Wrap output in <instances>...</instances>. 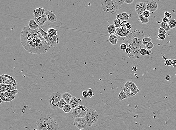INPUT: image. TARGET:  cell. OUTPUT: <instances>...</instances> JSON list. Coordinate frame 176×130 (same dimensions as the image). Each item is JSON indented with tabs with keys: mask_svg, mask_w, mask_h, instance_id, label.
Here are the masks:
<instances>
[{
	"mask_svg": "<svg viewBox=\"0 0 176 130\" xmlns=\"http://www.w3.org/2000/svg\"><path fill=\"white\" fill-rule=\"evenodd\" d=\"M21 43L28 52L41 54L48 52L51 47L38 30L30 29L28 26L22 29Z\"/></svg>",
	"mask_w": 176,
	"mask_h": 130,
	"instance_id": "6da1fadb",
	"label": "cell"
},
{
	"mask_svg": "<svg viewBox=\"0 0 176 130\" xmlns=\"http://www.w3.org/2000/svg\"><path fill=\"white\" fill-rule=\"evenodd\" d=\"M144 37L143 31L135 30L131 31L128 35L122 38L124 43L132 50L131 54L128 55L129 58H140L141 55L140 51L145 46L142 43V40Z\"/></svg>",
	"mask_w": 176,
	"mask_h": 130,
	"instance_id": "7a4b0ae2",
	"label": "cell"
},
{
	"mask_svg": "<svg viewBox=\"0 0 176 130\" xmlns=\"http://www.w3.org/2000/svg\"><path fill=\"white\" fill-rule=\"evenodd\" d=\"M38 130H59L57 121L49 116H44L38 120L36 122Z\"/></svg>",
	"mask_w": 176,
	"mask_h": 130,
	"instance_id": "3957f363",
	"label": "cell"
},
{
	"mask_svg": "<svg viewBox=\"0 0 176 130\" xmlns=\"http://www.w3.org/2000/svg\"><path fill=\"white\" fill-rule=\"evenodd\" d=\"M100 2L103 10L107 13L115 14L121 8L120 6L116 4L115 0H102Z\"/></svg>",
	"mask_w": 176,
	"mask_h": 130,
	"instance_id": "277c9868",
	"label": "cell"
},
{
	"mask_svg": "<svg viewBox=\"0 0 176 130\" xmlns=\"http://www.w3.org/2000/svg\"><path fill=\"white\" fill-rule=\"evenodd\" d=\"M43 37L49 44L50 47H53L57 46L59 43L61 38L59 34L55 36H51L48 35L47 32L44 31L41 27L38 30Z\"/></svg>",
	"mask_w": 176,
	"mask_h": 130,
	"instance_id": "5b68a950",
	"label": "cell"
},
{
	"mask_svg": "<svg viewBox=\"0 0 176 130\" xmlns=\"http://www.w3.org/2000/svg\"><path fill=\"white\" fill-rule=\"evenodd\" d=\"M85 119L86 120L88 127L93 126L97 123L99 118L98 113L96 110L89 109L88 111Z\"/></svg>",
	"mask_w": 176,
	"mask_h": 130,
	"instance_id": "8992f818",
	"label": "cell"
},
{
	"mask_svg": "<svg viewBox=\"0 0 176 130\" xmlns=\"http://www.w3.org/2000/svg\"><path fill=\"white\" fill-rule=\"evenodd\" d=\"M62 99V95L58 92L53 93L49 97V103L51 109L56 110L59 108V103Z\"/></svg>",
	"mask_w": 176,
	"mask_h": 130,
	"instance_id": "52a82bcc",
	"label": "cell"
},
{
	"mask_svg": "<svg viewBox=\"0 0 176 130\" xmlns=\"http://www.w3.org/2000/svg\"><path fill=\"white\" fill-rule=\"evenodd\" d=\"M88 110V108L85 105H79L78 107L73 110L72 117L74 119L85 118Z\"/></svg>",
	"mask_w": 176,
	"mask_h": 130,
	"instance_id": "ba28073f",
	"label": "cell"
},
{
	"mask_svg": "<svg viewBox=\"0 0 176 130\" xmlns=\"http://www.w3.org/2000/svg\"><path fill=\"white\" fill-rule=\"evenodd\" d=\"M74 125L80 130H83L84 129L88 127L85 118H78L74 119Z\"/></svg>",
	"mask_w": 176,
	"mask_h": 130,
	"instance_id": "9c48e42d",
	"label": "cell"
},
{
	"mask_svg": "<svg viewBox=\"0 0 176 130\" xmlns=\"http://www.w3.org/2000/svg\"><path fill=\"white\" fill-rule=\"evenodd\" d=\"M146 10L151 13H154L158 10V4L154 0H150L147 2Z\"/></svg>",
	"mask_w": 176,
	"mask_h": 130,
	"instance_id": "30bf717a",
	"label": "cell"
},
{
	"mask_svg": "<svg viewBox=\"0 0 176 130\" xmlns=\"http://www.w3.org/2000/svg\"><path fill=\"white\" fill-rule=\"evenodd\" d=\"M147 4L145 2H139L135 4V11L137 14L142 15V14L146 11Z\"/></svg>",
	"mask_w": 176,
	"mask_h": 130,
	"instance_id": "8fae6325",
	"label": "cell"
},
{
	"mask_svg": "<svg viewBox=\"0 0 176 130\" xmlns=\"http://www.w3.org/2000/svg\"><path fill=\"white\" fill-rule=\"evenodd\" d=\"M130 31L128 30L126 28H122L121 27L117 28L116 30L115 34L117 35L122 37L124 38L129 35Z\"/></svg>",
	"mask_w": 176,
	"mask_h": 130,
	"instance_id": "7c38bea8",
	"label": "cell"
},
{
	"mask_svg": "<svg viewBox=\"0 0 176 130\" xmlns=\"http://www.w3.org/2000/svg\"><path fill=\"white\" fill-rule=\"evenodd\" d=\"M46 15L47 21L49 22L54 23L57 20V17L52 11H46L44 14Z\"/></svg>",
	"mask_w": 176,
	"mask_h": 130,
	"instance_id": "4fadbf2b",
	"label": "cell"
},
{
	"mask_svg": "<svg viewBox=\"0 0 176 130\" xmlns=\"http://www.w3.org/2000/svg\"><path fill=\"white\" fill-rule=\"evenodd\" d=\"M34 19L36 23H37L38 24L40 27L43 26L45 23L46 22V21H48L46 15H45V14L41 17L37 18H35Z\"/></svg>",
	"mask_w": 176,
	"mask_h": 130,
	"instance_id": "5bb4252c",
	"label": "cell"
},
{
	"mask_svg": "<svg viewBox=\"0 0 176 130\" xmlns=\"http://www.w3.org/2000/svg\"><path fill=\"white\" fill-rule=\"evenodd\" d=\"M45 12V9L43 7L38 8L34 10L33 15L35 18H38L43 15Z\"/></svg>",
	"mask_w": 176,
	"mask_h": 130,
	"instance_id": "9a60e30c",
	"label": "cell"
},
{
	"mask_svg": "<svg viewBox=\"0 0 176 130\" xmlns=\"http://www.w3.org/2000/svg\"><path fill=\"white\" fill-rule=\"evenodd\" d=\"M28 26L30 29L34 30H38V29L40 28L34 19H32L29 21Z\"/></svg>",
	"mask_w": 176,
	"mask_h": 130,
	"instance_id": "2e32d148",
	"label": "cell"
},
{
	"mask_svg": "<svg viewBox=\"0 0 176 130\" xmlns=\"http://www.w3.org/2000/svg\"><path fill=\"white\" fill-rule=\"evenodd\" d=\"M69 104L73 110L79 105V100L75 97H73L69 102Z\"/></svg>",
	"mask_w": 176,
	"mask_h": 130,
	"instance_id": "e0dca14e",
	"label": "cell"
},
{
	"mask_svg": "<svg viewBox=\"0 0 176 130\" xmlns=\"http://www.w3.org/2000/svg\"><path fill=\"white\" fill-rule=\"evenodd\" d=\"M119 38L117 36L113 35H110L108 38L110 43L113 45H116L118 41Z\"/></svg>",
	"mask_w": 176,
	"mask_h": 130,
	"instance_id": "ac0fdd59",
	"label": "cell"
},
{
	"mask_svg": "<svg viewBox=\"0 0 176 130\" xmlns=\"http://www.w3.org/2000/svg\"><path fill=\"white\" fill-rule=\"evenodd\" d=\"M124 86L125 87L128 88V89L131 90L137 87L135 83L129 81H127V82H125Z\"/></svg>",
	"mask_w": 176,
	"mask_h": 130,
	"instance_id": "d6986e66",
	"label": "cell"
},
{
	"mask_svg": "<svg viewBox=\"0 0 176 130\" xmlns=\"http://www.w3.org/2000/svg\"><path fill=\"white\" fill-rule=\"evenodd\" d=\"M72 97V95L69 93H65L62 95V98L66 101L67 104H69Z\"/></svg>",
	"mask_w": 176,
	"mask_h": 130,
	"instance_id": "ffe728a7",
	"label": "cell"
},
{
	"mask_svg": "<svg viewBox=\"0 0 176 130\" xmlns=\"http://www.w3.org/2000/svg\"><path fill=\"white\" fill-rule=\"evenodd\" d=\"M47 34L48 35L51 36H55L58 35L59 34L56 29L53 28H50L47 30Z\"/></svg>",
	"mask_w": 176,
	"mask_h": 130,
	"instance_id": "44dd1931",
	"label": "cell"
},
{
	"mask_svg": "<svg viewBox=\"0 0 176 130\" xmlns=\"http://www.w3.org/2000/svg\"><path fill=\"white\" fill-rule=\"evenodd\" d=\"M18 93H19V90L17 89H16L12 90V91H7L6 93H4V94L6 97H8L11 96H13L16 95Z\"/></svg>",
	"mask_w": 176,
	"mask_h": 130,
	"instance_id": "7402d4cb",
	"label": "cell"
},
{
	"mask_svg": "<svg viewBox=\"0 0 176 130\" xmlns=\"http://www.w3.org/2000/svg\"><path fill=\"white\" fill-rule=\"evenodd\" d=\"M138 21L142 24H147L149 22V19L148 18L143 17L142 15H140L138 17Z\"/></svg>",
	"mask_w": 176,
	"mask_h": 130,
	"instance_id": "603a6c76",
	"label": "cell"
},
{
	"mask_svg": "<svg viewBox=\"0 0 176 130\" xmlns=\"http://www.w3.org/2000/svg\"><path fill=\"white\" fill-rule=\"evenodd\" d=\"M116 29L117 28L114 25H109L108 26V33L110 35H113V34L115 33Z\"/></svg>",
	"mask_w": 176,
	"mask_h": 130,
	"instance_id": "cb8c5ba5",
	"label": "cell"
},
{
	"mask_svg": "<svg viewBox=\"0 0 176 130\" xmlns=\"http://www.w3.org/2000/svg\"><path fill=\"white\" fill-rule=\"evenodd\" d=\"M160 28H163V29H165V30L166 32L169 31L171 30V28H170L168 23H165L163 22H162L160 23Z\"/></svg>",
	"mask_w": 176,
	"mask_h": 130,
	"instance_id": "d4e9b609",
	"label": "cell"
},
{
	"mask_svg": "<svg viewBox=\"0 0 176 130\" xmlns=\"http://www.w3.org/2000/svg\"><path fill=\"white\" fill-rule=\"evenodd\" d=\"M122 91H124L125 93V94L127 95L128 98L133 97L132 93H131V90L128 89V88L124 86V87H123L122 89Z\"/></svg>",
	"mask_w": 176,
	"mask_h": 130,
	"instance_id": "484cf974",
	"label": "cell"
},
{
	"mask_svg": "<svg viewBox=\"0 0 176 130\" xmlns=\"http://www.w3.org/2000/svg\"><path fill=\"white\" fill-rule=\"evenodd\" d=\"M127 98H128V97L125 94V93L122 91H121L119 93L118 96V100L119 101H122V100Z\"/></svg>",
	"mask_w": 176,
	"mask_h": 130,
	"instance_id": "4316f807",
	"label": "cell"
},
{
	"mask_svg": "<svg viewBox=\"0 0 176 130\" xmlns=\"http://www.w3.org/2000/svg\"><path fill=\"white\" fill-rule=\"evenodd\" d=\"M168 24L171 29L174 28L176 27V20L174 19H170Z\"/></svg>",
	"mask_w": 176,
	"mask_h": 130,
	"instance_id": "83f0119b",
	"label": "cell"
},
{
	"mask_svg": "<svg viewBox=\"0 0 176 130\" xmlns=\"http://www.w3.org/2000/svg\"><path fill=\"white\" fill-rule=\"evenodd\" d=\"M72 109V108L69 104H67L66 105H65V106L62 108L63 111L66 113H68L70 112Z\"/></svg>",
	"mask_w": 176,
	"mask_h": 130,
	"instance_id": "f1b7e54d",
	"label": "cell"
},
{
	"mask_svg": "<svg viewBox=\"0 0 176 130\" xmlns=\"http://www.w3.org/2000/svg\"><path fill=\"white\" fill-rule=\"evenodd\" d=\"M0 86H2L5 88L7 90V91H10L12 90H16L14 86L11 85H7V84H0Z\"/></svg>",
	"mask_w": 176,
	"mask_h": 130,
	"instance_id": "f546056e",
	"label": "cell"
},
{
	"mask_svg": "<svg viewBox=\"0 0 176 130\" xmlns=\"http://www.w3.org/2000/svg\"><path fill=\"white\" fill-rule=\"evenodd\" d=\"M2 75L3 76L7 78L8 80H10V81L13 82V83H14L15 85L17 86V82H16V80H15V79L14 77L11 76H10V75L5 74H4Z\"/></svg>",
	"mask_w": 176,
	"mask_h": 130,
	"instance_id": "4dcf8cb0",
	"label": "cell"
},
{
	"mask_svg": "<svg viewBox=\"0 0 176 130\" xmlns=\"http://www.w3.org/2000/svg\"><path fill=\"white\" fill-rule=\"evenodd\" d=\"M123 21L121 20V19H115L113 22L114 26H115L116 28H119L121 27V23Z\"/></svg>",
	"mask_w": 176,
	"mask_h": 130,
	"instance_id": "1f68e13d",
	"label": "cell"
},
{
	"mask_svg": "<svg viewBox=\"0 0 176 130\" xmlns=\"http://www.w3.org/2000/svg\"><path fill=\"white\" fill-rule=\"evenodd\" d=\"M152 41V39L148 37H144L142 40V43L143 45H145Z\"/></svg>",
	"mask_w": 176,
	"mask_h": 130,
	"instance_id": "d6a6232c",
	"label": "cell"
},
{
	"mask_svg": "<svg viewBox=\"0 0 176 130\" xmlns=\"http://www.w3.org/2000/svg\"><path fill=\"white\" fill-rule=\"evenodd\" d=\"M8 79L6 77L1 75L0 76V84H6V82Z\"/></svg>",
	"mask_w": 176,
	"mask_h": 130,
	"instance_id": "836d02e7",
	"label": "cell"
},
{
	"mask_svg": "<svg viewBox=\"0 0 176 130\" xmlns=\"http://www.w3.org/2000/svg\"><path fill=\"white\" fill-rule=\"evenodd\" d=\"M67 104L66 101H65L62 98L61 99V101L59 103V108L60 109H62L65 105Z\"/></svg>",
	"mask_w": 176,
	"mask_h": 130,
	"instance_id": "e575fe53",
	"label": "cell"
},
{
	"mask_svg": "<svg viewBox=\"0 0 176 130\" xmlns=\"http://www.w3.org/2000/svg\"><path fill=\"white\" fill-rule=\"evenodd\" d=\"M121 14H122V15L124 17V19H125V21H128V19L131 18V16H132V15L131 14H129L128 15L127 13L126 12H123Z\"/></svg>",
	"mask_w": 176,
	"mask_h": 130,
	"instance_id": "d590c367",
	"label": "cell"
},
{
	"mask_svg": "<svg viewBox=\"0 0 176 130\" xmlns=\"http://www.w3.org/2000/svg\"><path fill=\"white\" fill-rule=\"evenodd\" d=\"M154 43L152 42H151L150 43H148V44H147L145 46L147 50H151V49L154 47Z\"/></svg>",
	"mask_w": 176,
	"mask_h": 130,
	"instance_id": "8d00e7d4",
	"label": "cell"
},
{
	"mask_svg": "<svg viewBox=\"0 0 176 130\" xmlns=\"http://www.w3.org/2000/svg\"><path fill=\"white\" fill-rule=\"evenodd\" d=\"M139 91L140 90L138 89V87L136 88L135 89H133L131 90V93H132V96H134L137 94Z\"/></svg>",
	"mask_w": 176,
	"mask_h": 130,
	"instance_id": "74e56055",
	"label": "cell"
},
{
	"mask_svg": "<svg viewBox=\"0 0 176 130\" xmlns=\"http://www.w3.org/2000/svg\"><path fill=\"white\" fill-rule=\"evenodd\" d=\"M142 15H143V17H146V18H148L151 15L150 12L146 10V11H145L143 13Z\"/></svg>",
	"mask_w": 176,
	"mask_h": 130,
	"instance_id": "f35d334b",
	"label": "cell"
},
{
	"mask_svg": "<svg viewBox=\"0 0 176 130\" xmlns=\"http://www.w3.org/2000/svg\"><path fill=\"white\" fill-rule=\"evenodd\" d=\"M172 60L170 59H167L165 62V65L167 66H171L172 65Z\"/></svg>",
	"mask_w": 176,
	"mask_h": 130,
	"instance_id": "ab89813d",
	"label": "cell"
},
{
	"mask_svg": "<svg viewBox=\"0 0 176 130\" xmlns=\"http://www.w3.org/2000/svg\"><path fill=\"white\" fill-rule=\"evenodd\" d=\"M166 37L165 35L164 34H159L157 36L158 39L159 40H163L165 39Z\"/></svg>",
	"mask_w": 176,
	"mask_h": 130,
	"instance_id": "60d3db41",
	"label": "cell"
},
{
	"mask_svg": "<svg viewBox=\"0 0 176 130\" xmlns=\"http://www.w3.org/2000/svg\"><path fill=\"white\" fill-rule=\"evenodd\" d=\"M158 34H160L165 35L166 34V32L165 30V29H163V28H160V27L158 29Z\"/></svg>",
	"mask_w": 176,
	"mask_h": 130,
	"instance_id": "b9f144b4",
	"label": "cell"
},
{
	"mask_svg": "<svg viewBox=\"0 0 176 130\" xmlns=\"http://www.w3.org/2000/svg\"><path fill=\"white\" fill-rule=\"evenodd\" d=\"M115 0L116 4L120 6L125 3V0Z\"/></svg>",
	"mask_w": 176,
	"mask_h": 130,
	"instance_id": "7bdbcfd3",
	"label": "cell"
},
{
	"mask_svg": "<svg viewBox=\"0 0 176 130\" xmlns=\"http://www.w3.org/2000/svg\"><path fill=\"white\" fill-rule=\"evenodd\" d=\"M164 14L165 17H166V18H168H168H169L170 19H172V14H171L169 12L166 11L165 12V13H164Z\"/></svg>",
	"mask_w": 176,
	"mask_h": 130,
	"instance_id": "ee69618b",
	"label": "cell"
},
{
	"mask_svg": "<svg viewBox=\"0 0 176 130\" xmlns=\"http://www.w3.org/2000/svg\"><path fill=\"white\" fill-rule=\"evenodd\" d=\"M15 95L13 96H11L9 97H6V102H11L13 100H14V99L15 98Z\"/></svg>",
	"mask_w": 176,
	"mask_h": 130,
	"instance_id": "f6af8a7d",
	"label": "cell"
},
{
	"mask_svg": "<svg viewBox=\"0 0 176 130\" xmlns=\"http://www.w3.org/2000/svg\"><path fill=\"white\" fill-rule=\"evenodd\" d=\"M88 96L90 98H91L93 96V90L92 89H89L88 90Z\"/></svg>",
	"mask_w": 176,
	"mask_h": 130,
	"instance_id": "bcb514c9",
	"label": "cell"
},
{
	"mask_svg": "<svg viewBox=\"0 0 176 130\" xmlns=\"http://www.w3.org/2000/svg\"><path fill=\"white\" fill-rule=\"evenodd\" d=\"M116 19H121V20H122V21H124L125 19H124V17L122 15V14H118L116 16Z\"/></svg>",
	"mask_w": 176,
	"mask_h": 130,
	"instance_id": "7dc6e473",
	"label": "cell"
},
{
	"mask_svg": "<svg viewBox=\"0 0 176 130\" xmlns=\"http://www.w3.org/2000/svg\"><path fill=\"white\" fill-rule=\"evenodd\" d=\"M146 52H147V50L145 48H143L141 49L140 51V54H141V56H145L146 55Z\"/></svg>",
	"mask_w": 176,
	"mask_h": 130,
	"instance_id": "c3c4849f",
	"label": "cell"
},
{
	"mask_svg": "<svg viewBox=\"0 0 176 130\" xmlns=\"http://www.w3.org/2000/svg\"><path fill=\"white\" fill-rule=\"evenodd\" d=\"M127 48V45L125 43H122L120 45V48L122 50L125 51Z\"/></svg>",
	"mask_w": 176,
	"mask_h": 130,
	"instance_id": "681fc988",
	"label": "cell"
},
{
	"mask_svg": "<svg viewBox=\"0 0 176 130\" xmlns=\"http://www.w3.org/2000/svg\"><path fill=\"white\" fill-rule=\"evenodd\" d=\"M0 97L3 100V102H6V97L3 93H0Z\"/></svg>",
	"mask_w": 176,
	"mask_h": 130,
	"instance_id": "f907efd6",
	"label": "cell"
},
{
	"mask_svg": "<svg viewBox=\"0 0 176 130\" xmlns=\"http://www.w3.org/2000/svg\"><path fill=\"white\" fill-rule=\"evenodd\" d=\"M82 95L83 97H85V98H86V97H89L88 96V91H86V90L83 91L82 92Z\"/></svg>",
	"mask_w": 176,
	"mask_h": 130,
	"instance_id": "816d5d0a",
	"label": "cell"
},
{
	"mask_svg": "<svg viewBox=\"0 0 176 130\" xmlns=\"http://www.w3.org/2000/svg\"><path fill=\"white\" fill-rule=\"evenodd\" d=\"M0 93H4L7 92V91L4 87L0 85Z\"/></svg>",
	"mask_w": 176,
	"mask_h": 130,
	"instance_id": "f5cc1de1",
	"label": "cell"
},
{
	"mask_svg": "<svg viewBox=\"0 0 176 130\" xmlns=\"http://www.w3.org/2000/svg\"><path fill=\"white\" fill-rule=\"evenodd\" d=\"M125 52L127 54V55H129L130 54H131V53H132V50H131L130 48L128 47H127L126 49L125 50Z\"/></svg>",
	"mask_w": 176,
	"mask_h": 130,
	"instance_id": "db71d44e",
	"label": "cell"
},
{
	"mask_svg": "<svg viewBox=\"0 0 176 130\" xmlns=\"http://www.w3.org/2000/svg\"><path fill=\"white\" fill-rule=\"evenodd\" d=\"M126 28H127V29L129 31L131 30V28H132V26L129 23H127L126 24Z\"/></svg>",
	"mask_w": 176,
	"mask_h": 130,
	"instance_id": "11a10c76",
	"label": "cell"
},
{
	"mask_svg": "<svg viewBox=\"0 0 176 130\" xmlns=\"http://www.w3.org/2000/svg\"><path fill=\"white\" fill-rule=\"evenodd\" d=\"M163 22L165 23H168L169 22V19L168 18H166V17H164L163 19Z\"/></svg>",
	"mask_w": 176,
	"mask_h": 130,
	"instance_id": "9f6ffc18",
	"label": "cell"
},
{
	"mask_svg": "<svg viewBox=\"0 0 176 130\" xmlns=\"http://www.w3.org/2000/svg\"><path fill=\"white\" fill-rule=\"evenodd\" d=\"M165 79L166 81H170V80L171 79V77L170 75H166V76L165 77Z\"/></svg>",
	"mask_w": 176,
	"mask_h": 130,
	"instance_id": "6f0895ef",
	"label": "cell"
},
{
	"mask_svg": "<svg viewBox=\"0 0 176 130\" xmlns=\"http://www.w3.org/2000/svg\"><path fill=\"white\" fill-rule=\"evenodd\" d=\"M134 0H125V3L127 4H132Z\"/></svg>",
	"mask_w": 176,
	"mask_h": 130,
	"instance_id": "680465c9",
	"label": "cell"
},
{
	"mask_svg": "<svg viewBox=\"0 0 176 130\" xmlns=\"http://www.w3.org/2000/svg\"><path fill=\"white\" fill-rule=\"evenodd\" d=\"M152 52L151 50H147L146 52V55L148 56H150Z\"/></svg>",
	"mask_w": 176,
	"mask_h": 130,
	"instance_id": "91938a15",
	"label": "cell"
},
{
	"mask_svg": "<svg viewBox=\"0 0 176 130\" xmlns=\"http://www.w3.org/2000/svg\"><path fill=\"white\" fill-rule=\"evenodd\" d=\"M172 65H173V67H176V60H172Z\"/></svg>",
	"mask_w": 176,
	"mask_h": 130,
	"instance_id": "94428289",
	"label": "cell"
},
{
	"mask_svg": "<svg viewBox=\"0 0 176 130\" xmlns=\"http://www.w3.org/2000/svg\"><path fill=\"white\" fill-rule=\"evenodd\" d=\"M137 67H134L132 68V70L134 72H136V71H137Z\"/></svg>",
	"mask_w": 176,
	"mask_h": 130,
	"instance_id": "6125c7cd",
	"label": "cell"
},
{
	"mask_svg": "<svg viewBox=\"0 0 176 130\" xmlns=\"http://www.w3.org/2000/svg\"><path fill=\"white\" fill-rule=\"evenodd\" d=\"M163 58L165 60H165H166L167 59V58H166V57H165V56H163Z\"/></svg>",
	"mask_w": 176,
	"mask_h": 130,
	"instance_id": "be15d7a7",
	"label": "cell"
},
{
	"mask_svg": "<svg viewBox=\"0 0 176 130\" xmlns=\"http://www.w3.org/2000/svg\"><path fill=\"white\" fill-rule=\"evenodd\" d=\"M0 104H2V102L3 101V100H2L1 98H0Z\"/></svg>",
	"mask_w": 176,
	"mask_h": 130,
	"instance_id": "e7e4bbea",
	"label": "cell"
},
{
	"mask_svg": "<svg viewBox=\"0 0 176 130\" xmlns=\"http://www.w3.org/2000/svg\"><path fill=\"white\" fill-rule=\"evenodd\" d=\"M32 130H38V129H32Z\"/></svg>",
	"mask_w": 176,
	"mask_h": 130,
	"instance_id": "03108f58",
	"label": "cell"
}]
</instances>
